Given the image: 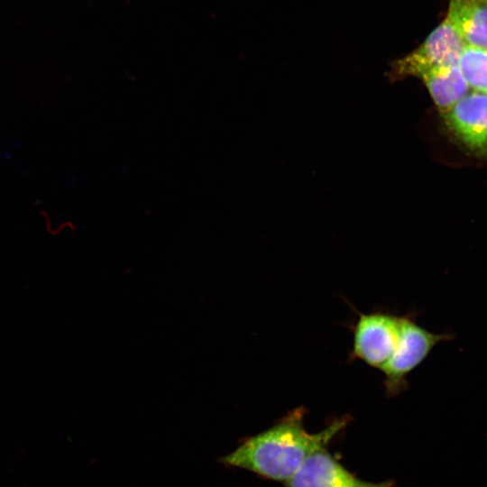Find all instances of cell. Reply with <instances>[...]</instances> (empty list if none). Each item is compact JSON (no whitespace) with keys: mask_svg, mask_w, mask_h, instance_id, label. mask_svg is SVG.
Instances as JSON below:
<instances>
[{"mask_svg":"<svg viewBox=\"0 0 487 487\" xmlns=\"http://www.w3.org/2000/svg\"><path fill=\"white\" fill-rule=\"evenodd\" d=\"M458 66L469 88L487 93V48L465 44Z\"/></svg>","mask_w":487,"mask_h":487,"instance_id":"9c48e42d","label":"cell"},{"mask_svg":"<svg viewBox=\"0 0 487 487\" xmlns=\"http://www.w3.org/2000/svg\"><path fill=\"white\" fill-rule=\"evenodd\" d=\"M446 17L465 44L487 48V0H449Z\"/></svg>","mask_w":487,"mask_h":487,"instance_id":"52a82bcc","label":"cell"},{"mask_svg":"<svg viewBox=\"0 0 487 487\" xmlns=\"http://www.w3.org/2000/svg\"><path fill=\"white\" fill-rule=\"evenodd\" d=\"M418 78L424 82L441 114L449 110L470 90L458 64L436 67Z\"/></svg>","mask_w":487,"mask_h":487,"instance_id":"ba28073f","label":"cell"},{"mask_svg":"<svg viewBox=\"0 0 487 487\" xmlns=\"http://www.w3.org/2000/svg\"><path fill=\"white\" fill-rule=\"evenodd\" d=\"M305 413L304 408L289 411L269 429L246 439L220 463L286 482L311 454L326 447L349 421L345 416L319 432L309 433L304 427Z\"/></svg>","mask_w":487,"mask_h":487,"instance_id":"6da1fadb","label":"cell"},{"mask_svg":"<svg viewBox=\"0 0 487 487\" xmlns=\"http://www.w3.org/2000/svg\"><path fill=\"white\" fill-rule=\"evenodd\" d=\"M453 338L452 334L432 333L418 325L412 318L401 317L398 345L381 370L385 377L387 395L394 397L405 390L408 374L424 361L435 345Z\"/></svg>","mask_w":487,"mask_h":487,"instance_id":"7a4b0ae2","label":"cell"},{"mask_svg":"<svg viewBox=\"0 0 487 487\" xmlns=\"http://www.w3.org/2000/svg\"><path fill=\"white\" fill-rule=\"evenodd\" d=\"M401 317L388 313H360L354 328L352 359H360L381 370L395 351L400 337Z\"/></svg>","mask_w":487,"mask_h":487,"instance_id":"277c9868","label":"cell"},{"mask_svg":"<svg viewBox=\"0 0 487 487\" xmlns=\"http://www.w3.org/2000/svg\"><path fill=\"white\" fill-rule=\"evenodd\" d=\"M286 487H393L391 481H363L336 461L326 447L311 454L285 482Z\"/></svg>","mask_w":487,"mask_h":487,"instance_id":"8992f818","label":"cell"},{"mask_svg":"<svg viewBox=\"0 0 487 487\" xmlns=\"http://www.w3.org/2000/svg\"><path fill=\"white\" fill-rule=\"evenodd\" d=\"M441 115L446 130L464 150L487 158V93L468 92Z\"/></svg>","mask_w":487,"mask_h":487,"instance_id":"5b68a950","label":"cell"},{"mask_svg":"<svg viewBox=\"0 0 487 487\" xmlns=\"http://www.w3.org/2000/svg\"><path fill=\"white\" fill-rule=\"evenodd\" d=\"M464 46L465 42L446 17L417 49L392 62L390 78L418 77L436 67L456 65Z\"/></svg>","mask_w":487,"mask_h":487,"instance_id":"3957f363","label":"cell"}]
</instances>
